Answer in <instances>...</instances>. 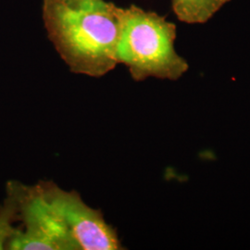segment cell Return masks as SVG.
<instances>
[{"label":"cell","instance_id":"obj_1","mask_svg":"<svg viewBox=\"0 0 250 250\" xmlns=\"http://www.w3.org/2000/svg\"><path fill=\"white\" fill-rule=\"evenodd\" d=\"M47 37L70 71L100 78L118 65L120 7L105 0L69 5L43 0Z\"/></svg>","mask_w":250,"mask_h":250},{"label":"cell","instance_id":"obj_2","mask_svg":"<svg viewBox=\"0 0 250 250\" xmlns=\"http://www.w3.org/2000/svg\"><path fill=\"white\" fill-rule=\"evenodd\" d=\"M176 36V25L158 13L134 5L120 7L118 64L125 65L136 82L177 81L189 65L175 50Z\"/></svg>","mask_w":250,"mask_h":250},{"label":"cell","instance_id":"obj_3","mask_svg":"<svg viewBox=\"0 0 250 250\" xmlns=\"http://www.w3.org/2000/svg\"><path fill=\"white\" fill-rule=\"evenodd\" d=\"M37 185L77 250L124 249L115 229L106 223L101 211L85 204L78 193L65 191L51 181H40Z\"/></svg>","mask_w":250,"mask_h":250},{"label":"cell","instance_id":"obj_4","mask_svg":"<svg viewBox=\"0 0 250 250\" xmlns=\"http://www.w3.org/2000/svg\"><path fill=\"white\" fill-rule=\"evenodd\" d=\"M231 0H171V9L180 21L203 24Z\"/></svg>","mask_w":250,"mask_h":250},{"label":"cell","instance_id":"obj_5","mask_svg":"<svg viewBox=\"0 0 250 250\" xmlns=\"http://www.w3.org/2000/svg\"><path fill=\"white\" fill-rule=\"evenodd\" d=\"M57 1H61V2L69 4V5L75 6V5H80V4H83V3H87V2L96 1V0H57Z\"/></svg>","mask_w":250,"mask_h":250}]
</instances>
